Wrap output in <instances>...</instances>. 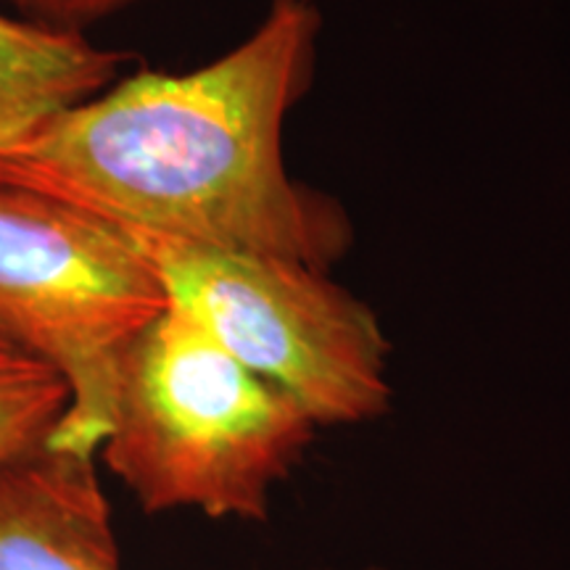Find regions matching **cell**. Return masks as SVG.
<instances>
[{
    "instance_id": "obj_4",
    "label": "cell",
    "mask_w": 570,
    "mask_h": 570,
    "mask_svg": "<svg viewBox=\"0 0 570 570\" xmlns=\"http://www.w3.org/2000/svg\"><path fill=\"white\" fill-rule=\"evenodd\" d=\"M167 291L240 365L285 391L317 428L391 407V346L375 312L302 262L125 230Z\"/></svg>"
},
{
    "instance_id": "obj_9",
    "label": "cell",
    "mask_w": 570,
    "mask_h": 570,
    "mask_svg": "<svg viewBox=\"0 0 570 570\" xmlns=\"http://www.w3.org/2000/svg\"><path fill=\"white\" fill-rule=\"evenodd\" d=\"M325 570H386V568H377V566H365V568H325Z\"/></svg>"
},
{
    "instance_id": "obj_8",
    "label": "cell",
    "mask_w": 570,
    "mask_h": 570,
    "mask_svg": "<svg viewBox=\"0 0 570 570\" xmlns=\"http://www.w3.org/2000/svg\"><path fill=\"white\" fill-rule=\"evenodd\" d=\"M138 3L142 0H0V9L46 30L85 35Z\"/></svg>"
},
{
    "instance_id": "obj_1",
    "label": "cell",
    "mask_w": 570,
    "mask_h": 570,
    "mask_svg": "<svg viewBox=\"0 0 570 570\" xmlns=\"http://www.w3.org/2000/svg\"><path fill=\"white\" fill-rule=\"evenodd\" d=\"M317 0H269L238 46L190 71H135L56 114L0 177L122 230L331 269L352 252L338 198L285 167L291 111L315 82Z\"/></svg>"
},
{
    "instance_id": "obj_6",
    "label": "cell",
    "mask_w": 570,
    "mask_h": 570,
    "mask_svg": "<svg viewBox=\"0 0 570 570\" xmlns=\"http://www.w3.org/2000/svg\"><path fill=\"white\" fill-rule=\"evenodd\" d=\"M127 61L88 35L46 30L0 9V154L109 88Z\"/></svg>"
},
{
    "instance_id": "obj_3",
    "label": "cell",
    "mask_w": 570,
    "mask_h": 570,
    "mask_svg": "<svg viewBox=\"0 0 570 570\" xmlns=\"http://www.w3.org/2000/svg\"><path fill=\"white\" fill-rule=\"evenodd\" d=\"M167 306V291L122 227L0 177V331L69 389L48 444L98 458L119 356Z\"/></svg>"
},
{
    "instance_id": "obj_5",
    "label": "cell",
    "mask_w": 570,
    "mask_h": 570,
    "mask_svg": "<svg viewBox=\"0 0 570 570\" xmlns=\"http://www.w3.org/2000/svg\"><path fill=\"white\" fill-rule=\"evenodd\" d=\"M96 460L42 444L0 462V570H122Z\"/></svg>"
},
{
    "instance_id": "obj_7",
    "label": "cell",
    "mask_w": 570,
    "mask_h": 570,
    "mask_svg": "<svg viewBox=\"0 0 570 570\" xmlns=\"http://www.w3.org/2000/svg\"><path fill=\"white\" fill-rule=\"evenodd\" d=\"M67 410L63 377L0 331V462L48 444Z\"/></svg>"
},
{
    "instance_id": "obj_2",
    "label": "cell",
    "mask_w": 570,
    "mask_h": 570,
    "mask_svg": "<svg viewBox=\"0 0 570 570\" xmlns=\"http://www.w3.org/2000/svg\"><path fill=\"white\" fill-rule=\"evenodd\" d=\"M317 425L169 304L125 346L98 458L142 512L267 520Z\"/></svg>"
}]
</instances>
